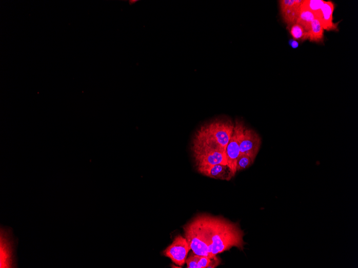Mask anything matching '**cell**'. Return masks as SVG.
Segmentation results:
<instances>
[{
  "mask_svg": "<svg viewBox=\"0 0 358 268\" xmlns=\"http://www.w3.org/2000/svg\"><path fill=\"white\" fill-rule=\"evenodd\" d=\"M261 145V139L254 130L245 128L240 144V154L246 155L253 160L258 153Z\"/></svg>",
  "mask_w": 358,
  "mask_h": 268,
  "instance_id": "8",
  "label": "cell"
},
{
  "mask_svg": "<svg viewBox=\"0 0 358 268\" xmlns=\"http://www.w3.org/2000/svg\"><path fill=\"white\" fill-rule=\"evenodd\" d=\"M190 250L185 237L178 235L170 245L164 250L163 254L176 265L183 266L186 263L188 254Z\"/></svg>",
  "mask_w": 358,
  "mask_h": 268,
  "instance_id": "6",
  "label": "cell"
},
{
  "mask_svg": "<svg viewBox=\"0 0 358 268\" xmlns=\"http://www.w3.org/2000/svg\"><path fill=\"white\" fill-rule=\"evenodd\" d=\"M303 3L304 0H300L295 6L280 11L283 20L285 24L287 25L288 28L296 23Z\"/></svg>",
  "mask_w": 358,
  "mask_h": 268,
  "instance_id": "12",
  "label": "cell"
},
{
  "mask_svg": "<svg viewBox=\"0 0 358 268\" xmlns=\"http://www.w3.org/2000/svg\"><path fill=\"white\" fill-rule=\"evenodd\" d=\"M184 230L191 250L196 255L210 258L206 236L199 216L186 225Z\"/></svg>",
  "mask_w": 358,
  "mask_h": 268,
  "instance_id": "4",
  "label": "cell"
},
{
  "mask_svg": "<svg viewBox=\"0 0 358 268\" xmlns=\"http://www.w3.org/2000/svg\"><path fill=\"white\" fill-rule=\"evenodd\" d=\"M200 258V256L195 254L193 252L189 257L187 258L186 263L188 268H197V263Z\"/></svg>",
  "mask_w": 358,
  "mask_h": 268,
  "instance_id": "17",
  "label": "cell"
},
{
  "mask_svg": "<svg viewBox=\"0 0 358 268\" xmlns=\"http://www.w3.org/2000/svg\"><path fill=\"white\" fill-rule=\"evenodd\" d=\"M335 7L333 2H325L317 17L324 30L327 31H339V23L333 21V15Z\"/></svg>",
  "mask_w": 358,
  "mask_h": 268,
  "instance_id": "9",
  "label": "cell"
},
{
  "mask_svg": "<svg viewBox=\"0 0 358 268\" xmlns=\"http://www.w3.org/2000/svg\"><path fill=\"white\" fill-rule=\"evenodd\" d=\"M15 241L8 229H1V267L16 266Z\"/></svg>",
  "mask_w": 358,
  "mask_h": 268,
  "instance_id": "7",
  "label": "cell"
},
{
  "mask_svg": "<svg viewBox=\"0 0 358 268\" xmlns=\"http://www.w3.org/2000/svg\"><path fill=\"white\" fill-rule=\"evenodd\" d=\"M314 14L308 10L301 7L299 16L296 23L301 25L307 32L311 27L312 21L315 19Z\"/></svg>",
  "mask_w": 358,
  "mask_h": 268,
  "instance_id": "13",
  "label": "cell"
},
{
  "mask_svg": "<svg viewBox=\"0 0 358 268\" xmlns=\"http://www.w3.org/2000/svg\"><path fill=\"white\" fill-rule=\"evenodd\" d=\"M325 2L323 0H304L302 8L311 11L317 18Z\"/></svg>",
  "mask_w": 358,
  "mask_h": 268,
  "instance_id": "14",
  "label": "cell"
},
{
  "mask_svg": "<svg viewBox=\"0 0 358 268\" xmlns=\"http://www.w3.org/2000/svg\"><path fill=\"white\" fill-rule=\"evenodd\" d=\"M203 175L216 180L229 181L233 177L229 167L226 165H216L211 167L202 173Z\"/></svg>",
  "mask_w": 358,
  "mask_h": 268,
  "instance_id": "10",
  "label": "cell"
},
{
  "mask_svg": "<svg viewBox=\"0 0 358 268\" xmlns=\"http://www.w3.org/2000/svg\"><path fill=\"white\" fill-rule=\"evenodd\" d=\"M206 236L210 259L232 248L244 251V232L240 225L221 217L199 215Z\"/></svg>",
  "mask_w": 358,
  "mask_h": 268,
  "instance_id": "1",
  "label": "cell"
},
{
  "mask_svg": "<svg viewBox=\"0 0 358 268\" xmlns=\"http://www.w3.org/2000/svg\"><path fill=\"white\" fill-rule=\"evenodd\" d=\"M325 39V30L317 18L312 23L308 31V40L311 42L321 43Z\"/></svg>",
  "mask_w": 358,
  "mask_h": 268,
  "instance_id": "11",
  "label": "cell"
},
{
  "mask_svg": "<svg viewBox=\"0 0 358 268\" xmlns=\"http://www.w3.org/2000/svg\"><path fill=\"white\" fill-rule=\"evenodd\" d=\"M221 260L217 257V255L211 259L210 262L207 268H215L220 265Z\"/></svg>",
  "mask_w": 358,
  "mask_h": 268,
  "instance_id": "19",
  "label": "cell"
},
{
  "mask_svg": "<svg viewBox=\"0 0 358 268\" xmlns=\"http://www.w3.org/2000/svg\"><path fill=\"white\" fill-rule=\"evenodd\" d=\"M288 28L293 39L302 41L308 40V32L301 25L294 23Z\"/></svg>",
  "mask_w": 358,
  "mask_h": 268,
  "instance_id": "15",
  "label": "cell"
},
{
  "mask_svg": "<svg viewBox=\"0 0 358 268\" xmlns=\"http://www.w3.org/2000/svg\"><path fill=\"white\" fill-rule=\"evenodd\" d=\"M290 46L292 49H295L299 47V43L294 39H290L289 41Z\"/></svg>",
  "mask_w": 358,
  "mask_h": 268,
  "instance_id": "20",
  "label": "cell"
},
{
  "mask_svg": "<svg viewBox=\"0 0 358 268\" xmlns=\"http://www.w3.org/2000/svg\"><path fill=\"white\" fill-rule=\"evenodd\" d=\"M254 160L245 155L240 154L237 161L236 171H240L251 166L254 162Z\"/></svg>",
  "mask_w": 358,
  "mask_h": 268,
  "instance_id": "16",
  "label": "cell"
},
{
  "mask_svg": "<svg viewBox=\"0 0 358 268\" xmlns=\"http://www.w3.org/2000/svg\"><path fill=\"white\" fill-rule=\"evenodd\" d=\"M234 125L228 119H216L202 126L198 130L225 151L233 133Z\"/></svg>",
  "mask_w": 358,
  "mask_h": 268,
  "instance_id": "3",
  "label": "cell"
},
{
  "mask_svg": "<svg viewBox=\"0 0 358 268\" xmlns=\"http://www.w3.org/2000/svg\"><path fill=\"white\" fill-rule=\"evenodd\" d=\"M244 123L240 120L235 122L233 135L226 149L227 166L230 168L234 177L236 172V164L240 155V144L245 130Z\"/></svg>",
  "mask_w": 358,
  "mask_h": 268,
  "instance_id": "5",
  "label": "cell"
},
{
  "mask_svg": "<svg viewBox=\"0 0 358 268\" xmlns=\"http://www.w3.org/2000/svg\"><path fill=\"white\" fill-rule=\"evenodd\" d=\"M210 260L211 259L208 257V256H200L197 263V268H207Z\"/></svg>",
  "mask_w": 358,
  "mask_h": 268,
  "instance_id": "18",
  "label": "cell"
},
{
  "mask_svg": "<svg viewBox=\"0 0 358 268\" xmlns=\"http://www.w3.org/2000/svg\"><path fill=\"white\" fill-rule=\"evenodd\" d=\"M191 149L196 169L201 174L214 165H227L226 151L198 130L193 137Z\"/></svg>",
  "mask_w": 358,
  "mask_h": 268,
  "instance_id": "2",
  "label": "cell"
}]
</instances>
